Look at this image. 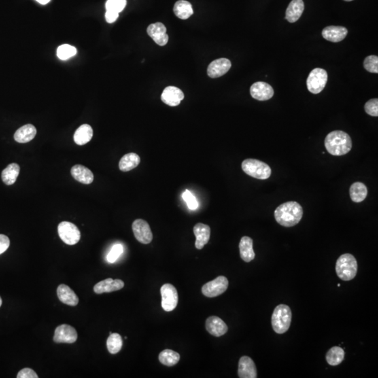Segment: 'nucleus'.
<instances>
[{"label": "nucleus", "mask_w": 378, "mask_h": 378, "mask_svg": "<svg viewBox=\"0 0 378 378\" xmlns=\"http://www.w3.org/2000/svg\"><path fill=\"white\" fill-rule=\"evenodd\" d=\"M275 218L281 226L292 227L296 226L301 220L303 211L299 203L289 201L281 204L275 209Z\"/></svg>", "instance_id": "f257e3e1"}, {"label": "nucleus", "mask_w": 378, "mask_h": 378, "mask_svg": "<svg viewBox=\"0 0 378 378\" xmlns=\"http://www.w3.org/2000/svg\"><path fill=\"white\" fill-rule=\"evenodd\" d=\"M325 147L333 156H343L350 151L352 141L348 134L335 130L328 134L325 138Z\"/></svg>", "instance_id": "f03ea898"}, {"label": "nucleus", "mask_w": 378, "mask_h": 378, "mask_svg": "<svg viewBox=\"0 0 378 378\" xmlns=\"http://www.w3.org/2000/svg\"><path fill=\"white\" fill-rule=\"evenodd\" d=\"M358 264L355 257L350 254L341 255L336 265L338 277L343 281H350L356 277Z\"/></svg>", "instance_id": "7ed1b4c3"}, {"label": "nucleus", "mask_w": 378, "mask_h": 378, "mask_svg": "<svg viewBox=\"0 0 378 378\" xmlns=\"http://www.w3.org/2000/svg\"><path fill=\"white\" fill-rule=\"evenodd\" d=\"M292 313L290 308L285 304L277 305L272 315L271 324L273 330L278 334L286 333L290 328Z\"/></svg>", "instance_id": "20e7f679"}, {"label": "nucleus", "mask_w": 378, "mask_h": 378, "mask_svg": "<svg viewBox=\"0 0 378 378\" xmlns=\"http://www.w3.org/2000/svg\"><path fill=\"white\" fill-rule=\"evenodd\" d=\"M242 168L247 175L258 179H267L271 175V169L266 162L256 159H246Z\"/></svg>", "instance_id": "39448f33"}, {"label": "nucleus", "mask_w": 378, "mask_h": 378, "mask_svg": "<svg viewBox=\"0 0 378 378\" xmlns=\"http://www.w3.org/2000/svg\"><path fill=\"white\" fill-rule=\"evenodd\" d=\"M328 75L326 70L321 68H315L312 70L307 79L308 89L313 94H318L326 86Z\"/></svg>", "instance_id": "423d86ee"}, {"label": "nucleus", "mask_w": 378, "mask_h": 378, "mask_svg": "<svg viewBox=\"0 0 378 378\" xmlns=\"http://www.w3.org/2000/svg\"><path fill=\"white\" fill-rule=\"evenodd\" d=\"M58 235L68 245H75L81 239V232L76 225L71 222H62L58 225Z\"/></svg>", "instance_id": "0eeeda50"}, {"label": "nucleus", "mask_w": 378, "mask_h": 378, "mask_svg": "<svg viewBox=\"0 0 378 378\" xmlns=\"http://www.w3.org/2000/svg\"><path fill=\"white\" fill-rule=\"evenodd\" d=\"M228 279L224 276H219L216 279H214L205 284L202 288V292L204 296L208 298L217 297L224 294L228 289Z\"/></svg>", "instance_id": "6e6552de"}, {"label": "nucleus", "mask_w": 378, "mask_h": 378, "mask_svg": "<svg viewBox=\"0 0 378 378\" xmlns=\"http://www.w3.org/2000/svg\"><path fill=\"white\" fill-rule=\"evenodd\" d=\"M162 307L166 312L174 311L178 304V293L171 284H165L160 289Z\"/></svg>", "instance_id": "1a4fd4ad"}, {"label": "nucleus", "mask_w": 378, "mask_h": 378, "mask_svg": "<svg viewBox=\"0 0 378 378\" xmlns=\"http://www.w3.org/2000/svg\"><path fill=\"white\" fill-rule=\"evenodd\" d=\"M132 231L137 241L147 245L152 241L153 234L150 226L146 221L143 219H136L132 223Z\"/></svg>", "instance_id": "9d476101"}, {"label": "nucleus", "mask_w": 378, "mask_h": 378, "mask_svg": "<svg viewBox=\"0 0 378 378\" xmlns=\"http://www.w3.org/2000/svg\"><path fill=\"white\" fill-rule=\"evenodd\" d=\"M78 338L77 330L70 325L62 324L55 330L54 342L56 343H74Z\"/></svg>", "instance_id": "9b49d317"}, {"label": "nucleus", "mask_w": 378, "mask_h": 378, "mask_svg": "<svg viewBox=\"0 0 378 378\" xmlns=\"http://www.w3.org/2000/svg\"><path fill=\"white\" fill-rule=\"evenodd\" d=\"M251 97L259 101H266L273 98L274 90L273 87L267 83L258 81L254 83L250 88Z\"/></svg>", "instance_id": "f8f14e48"}, {"label": "nucleus", "mask_w": 378, "mask_h": 378, "mask_svg": "<svg viewBox=\"0 0 378 378\" xmlns=\"http://www.w3.org/2000/svg\"><path fill=\"white\" fill-rule=\"evenodd\" d=\"M231 67V62L227 58L214 60L208 66L207 75L211 78H218L228 73Z\"/></svg>", "instance_id": "ddd939ff"}, {"label": "nucleus", "mask_w": 378, "mask_h": 378, "mask_svg": "<svg viewBox=\"0 0 378 378\" xmlns=\"http://www.w3.org/2000/svg\"><path fill=\"white\" fill-rule=\"evenodd\" d=\"M166 31V26L161 22L151 24L147 28L148 35L157 44L161 46H165L168 42V35Z\"/></svg>", "instance_id": "4468645a"}, {"label": "nucleus", "mask_w": 378, "mask_h": 378, "mask_svg": "<svg viewBox=\"0 0 378 378\" xmlns=\"http://www.w3.org/2000/svg\"><path fill=\"white\" fill-rule=\"evenodd\" d=\"M184 94L182 90L175 86H168L161 94V100L170 107H176L184 100Z\"/></svg>", "instance_id": "2eb2a0df"}, {"label": "nucleus", "mask_w": 378, "mask_h": 378, "mask_svg": "<svg viewBox=\"0 0 378 378\" xmlns=\"http://www.w3.org/2000/svg\"><path fill=\"white\" fill-rule=\"evenodd\" d=\"M238 376L241 378H256L257 370L254 361L250 357L244 356L240 359Z\"/></svg>", "instance_id": "dca6fc26"}, {"label": "nucleus", "mask_w": 378, "mask_h": 378, "mask_svg": "<svg viewBox=\"0 0 378 378\" xmlns=\"http://www.w3.org/2000/svg\"><path fill=\"white\" fill-rule=\"evenodd\" d=\"M205 326L207 332L215 337L224 336L228 329L226 323L222 319L216 316H211L207 318Z\"/></svg>", "instance_id": "f3484780"}, {"label": "nucleus", "mask_w": 378, "mask_h": 378, "mask_svg": "<svg viewBox=\"0 0 378 378\" xmlns=\"http://www.w3.org/2000/svg\"><path fill=\"white\" fill-rule=\"evenodd\" d=\"M124 282L121 279H112L111 278L104 279L96 284L94 286V292L98 294L103 293H110L121 290L124 288Z\"/></svg>", "instance_id": "a211bd4d"}, {"label": "nucleus", "mask_w": 378, "mask_h": 378, "mask_svg": "<svg viewBox=\"0 0 378 378\" xmlns=\"http://www.w3.org/2000/svg\"><path fill=\"white\" fill-rule=\"evenodd\" d=\"M194 232L196 238V247L202 249L207 245L210 238L211 229L208 225L198 223L194 226Z\"/></svg>", "instance_id": "6ab92c4d"}, {"label": "nucleus", "mask_w": 378, "mask_h": 378, "mask_svg": "<svg viewBox=\"0 0 378 378\" xmlns=\"http://www.w3.org/2000/svg\"><path fill=\"white\" fill-rule=\"evenodd\" d=\"M348 31L343 26H328L322 31V36L326 40L332 42H340L346 37Z\"/></svg>", "instance_id": "aec40b11"}, {"label": "nucleus", "mask_w": 378, "mask_h": 378, "mask_svg": "<svg viewBox=\"0 0 378 378\" xmlns=\"http://www.w3.org/2000/svg\"><path fill=\"white\" fill-rule=\"evenodd\" d=\"M57 294L62 303L70 306L78 305L79 298L75 292L66 285H60L57 289Z\"/></svg>", "instance_id": "412c9836"}, {"label": "nucleus", "mask_w": 378, "mask_h": 378, "mask_svg": "<svg viewBox=\"0 0 378 378\" xmlns=\"http://www.w3.org/2000/svg\"><path fill=\"white\" fill-rule=\"evenodd\" d=\"M72 176L76 180L84 184H90L94 180V175L88 168L76 165L72 168Z\"/></svg>", "instance_id": "4be33fe9"}, {"label": "nucleus", "mask_w": 378, "mask_h": 378, "mask_svg": "<svg viewBox=\"0 0 378 378\" xmlns=\"http://www.w3.org/2000/svg\"><path fill=\"white\" fill-rule=\"evenodd\" d=\"M240 254L244 262L249 263L254 259L255 253L253 249V241L248 236L241 238L239 244Z\"/></svg>", "instance_id": "5701e85b"}, {"label": "nucleus", "mask_w": 378, "mask_h": 378, "mask_svg": "<svg viewBox=\"0 0 378 378\" xmlns=\"http://www.w3.org/2000/svg\"><path fill=\"white\" fill-rule=\"evenodd\" d=\"M37 135V129L33 125L27 124L17 130L14 134L15 140L18 143H27L33 140Z\"/></svg>", "instance_id": "b1692460"}, {"label": "nucleus", "mask_w": 378, "mask_h": 378, "mask_svg": "<svg viewBox=\"0 0 378 378\" xmlns=\"http://www.w3.org/2000/svg\"><path fill=\"white\" fill-rule=\"evenodd\" d=\"M304 11V3L302 0H292L289 4L286 11V19L289 22L297 21Z\"/></svg>", "instance_id": "393cba45"}, {"label": "nucleus", "mask_w": 378, "mask_h": 378, "mask_svg": "<svg viewBox=\"0 0 378 378\" xmlns=\"http://www.w3.org/2000/svg\"><path fill=\"white\" fill-rule=\"evenodd\" d=\"M93 136V130L90 125L84 124L76 130L74 140L78 145H84L89 143Z\"/></svg>", "instance_id": "a878e982"}, {"label": "nucleus", "mask_w": 378, "mask_h": 378, "mask_svg": "<svg viewBox=\"0 0 378 378\" xmlns=\"http://www.w3.org/2000/svg\"><path fill=\"white\" fill-rule=\"evenodd\" d=\"M140 163V157L135 153L124 155L119 162V169L122 172H128L137 168Z\"/></svg>", "instance_id": "bb28decb"}, {"label": "nucleus", "mask_w": 378, "mask_h": 378, "mask_svg": "<svg viewBox=\"0 0 378 378\" xmlns=\"http://www.w3.org/2000/svg\"><path fill=\"white\" fill-rule=\"evenodd\" d=\"M174 13L179 18L186 20L194 14L192 4L185 0H179L174 6Z\"/></svg>", "instance_id": "cd10ccee"}, {"label": "nucleus", "mask_w": 378, "mask_h": 378, "mask_svg": "<svg viewBox=\"0 0 378 378\" xmlns=\"http://www.w3.org/2000/svg\"><path fill=\"white\" fill-rule=\"evenodd\" d=\"M20 173V166L16 163H11L7 166L2 173V179L5 184L12 185L16 182Z\"/></svg>", "instance_id": "c85d7f7f"}, {"label": "nucleus", "mask_w": 378, "mask_h": 378, "mask_svg": "<svg viewBox=\"0 0 378 378\" xmlns=\"http://www.w3.org/2000/svg\"><path fill=\"white\" fill-rule=\"evenodd\" d=\"M349 194H350V198L352 201L355 203H361L366 199L368 194V189L363 183H354L349 189Z\"/></svg>", "instance_id": "c756f323"}, {"label": "nucleus", "mask_w": 378, "mask_h": 378, "mask_svg": "<svg viewBox=\"0 0 378 378\" xmlns=\"http://www.w3.org/2000/svg\"><path fill=\"white\" fill-rule=\"evenodd\" d=\"M345 358V351L341 347H333L327 351L326 355V362L330 366H336L341 364Z\"/></svg>", "instance_id": "7c9ffc66"}, {"label": "nucleus", "mask_w": 378, "mask_h": 378, "mask_svg": "<svg viewBox=\"0 0 378 378\" xmlns=\"http://www.w3.org/2000/svg\"><path fill=\"white\" fill-rule=\"evenodd\" d=\"M180 360V355L171 349H165L159 355V361L162 364L167 366H173Z\"/></svg>", "instance_id": "2f4dec72"}, {"label": "nucleus", "mask_w": 378, "mask_h": 378, "mask_svg": "<svg viewBox=\"0 0 378 378\" xmlns=\"http://www.w3.org/2000/svg\"><path fill=\"white\" fill-rule=\"evenodd\" d=\"M123 340L119 334H110L107 340V349L111 354H117L122 348Z\"/></svg>", "instance_id": "473e14b6"}, {"label": "nucleus", "mask_w": 378, "mask_h": 378, "mask_svg": "<svg viewBox=\"0 0 378 378\" xmlns=\"http://www.w3.org/2000/svg\"><path fill=\"white\" fill-rule=\"evenodd\" d=\"M77 53V49L75 47L69 44H63L58 47L57 56L60 60H65L75 56Z\"/></svg>", "instance_id": "72a5a7b5"}, {"label": "nucleus", "mask_w": 378, "mask_h": 378, "mask_svg": "<svg viewBox=\"0 0 378 378\" xmlns=\"http://www.w3.org/2000/svg\"><path fill=\"white\" fill-rule=\"evenodd\" d=\"M126 4V0H107L105 5L106 10L114 11L119 14L124 10Z\"/></svg>", "instance_id": "f704fd0d"}, {"label": "nucleus", "mask_w": 378, "mask_h": 378, "mask_svg": "<svg viewBox=\"0 0 378 378\" xmlns=\"http://www.w3.org/2000/svg\"><path fill=\"white\" fill-rule=\"evenodd\" d=\"M365 69L370 73H378V57L370 56L366 57L364 62Z\"/></svg>", "instance_id": "c9c22d12"}, {"label": "nucleus", "mask_w": 378, "mask_h": 378, "mask_svg": "<svg viewBox=\"0 0 378 378\" xmlns=\"http://www.w3.org/2000/svg\"><path fill=\"white\" fill-rule=\"evenodd\" d=\"M182 198L184 200V201L186 202L188 209H192V210H195V209H197L198 207L197 199H196V198L195 197L190 191H185L183 193Z\"/></svg>", "instance_id": "e433bc0d"}, {"label": "nucleus", "mask_w": 378, "mask_h": 378, "mask_svg": "<svg viewBox=\"0 0 378 378\" xmlns=\"http://www.w3.org/2000/svg\"><path fill=\"white\" fill-rule=\"evenodd\" d=\"M123 251H124V248H123L122 245L118 244V245H113L107 256V259L108 261V262L113 264V263L116 262L119 256L122 254Z\"/></svg>", "instance_id": "4c0bfd02"}, {"label": "nucleus", "mask_w": 378, "mask_h": 378, "mask_svg": "<svg viewBox=\"0 0 378 378\" xmlns=\"http://www.w3.org/2000/svg\"><path fill=\"white\" fill-rule=\"evenodd\" d=\"M365 111L368 115L372 116H378V100L374 98L368 100L365 105Z\"/></svg>", "instance_id": "58836bf2"}, {"label": "nucleus", "mask_w": 378, "mask_h": 378, "mask_svg": "<svg viewBox=\"0 0 378 378\" xmlns=\"http://www.w3.org/2000/svg\"><path fill=\"white\" fill-rule=\"evenodd\" d=\"M39 376L31 368H26L20 370L17 375V378H38Z\"/></svg>", "instance_id": "ea45409f"}, {"label": "nucleus", "mask_w": 378, "mask_h": 378, "mask_svg": "<svg viewBox=\"0 0 378 378\" xmlns=\"http://www.w3.org/2000/svg\"><path fill=\"white\" fill-rule=\"evenodd\" d=\"M10 245V241L7 235L0 234V254H3L8 249Z\"/></svg>", "instance_id": "a19ab883"}, {"label": "nucleus", "mask_w": 378, "mask_h": 378, "mask_svg": "<svg viewBox=\"0 0 378 378\" xmlns=\"http://www.w3.org/2000/svg\"><path fill=\"white\" fill-rule=\"evenodd\" d=\"M119 18V13L112 11H107L105 14V19L109 23H113Z\"/></svg>", "instance_id": "79ce46f5"}, {"label": "nucleus", "mask_w": 378, "mask_h": 378, "mask_svg": "<svg viewBox=\"0 0 378 378\" xmlns=\"http://www.w3.org/2000/svg\"><path fill=\"white\" fill-rule=\"evenodd\" d=\"M37 1L41 5H46L50 2V0H37Z\"/></svg>", "instance_id": "37998d69"}, {"label": "nucleus", "mask_w": 378, "mask_h": 378, "mask_svg": "<svg viewBox=\"0 0 378 378\" xmlns=\"http://www.w3.org/2000/svg\"><path fill=\"white\" fill-rule=\"evenodd\" d=\"M2 304H3V300H2V298L0 297V307H1Z\"/></svg>", "instance_id": "c03bdc74"}, {"label": "nucleus", "mask_w": 378, "mask_h": 378, "mask_svg": "<svg viewBox=\"0 0 378 378\" xmlns=\"http://www.w3.org/2000/svg\"><path fill=\"white\" fill-rule=\"evenodd\" d=\"M345 1H346V2H351V1H353V0H345Z\"/></svg>", "instance_id": "a18cd8bd"}]
</instances>
